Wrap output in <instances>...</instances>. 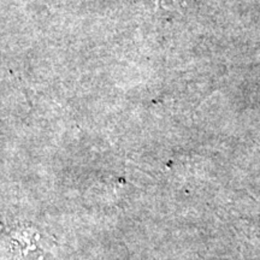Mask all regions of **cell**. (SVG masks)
Wrapping results in <instances>:
<instances>
[{
  "instance_id": "cell-1",
  "label": "cell",
  "mask_w": 260,
  "mask_h": 260,
  "mask_svg": "<svg viewBox=\"0 0 260 260\" xmlns=\"http://www.w3.org/2000/svg\"><path fill=\"white\" fill-rule=\"evenodd\" d=\"M160 8L174 12H184L189 9V0H160Z\"/></svg>"
}]
</instances>
